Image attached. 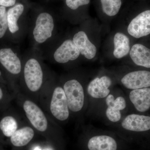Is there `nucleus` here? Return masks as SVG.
Masks as SVG:
<instances>
[{
	"label": "nucleus",
	"mask_w": 150,
	"mask_h": 150,
	"mask_svg": "<svg viewBox=\"0 0 150 150\" xmlns=\"http://www.w3.org/2000/svg\"><path fill=\"white\" fill-rule=\"evenodd\" d=\"M55 27V20L51 13H40L36 17L33 27L32 35L34 42L38 44L46 43L53 37Z\"/></svg>",
	"instance_id": "obj_1"
},
{
	"label": "nucleus",
	"mask_w": 150,
	"mask_h": 150,
	"mask_svg": "<svg viewBox=\"0 0 150 150\" xmlns=\"http://www.w3.org/2000/svg\"><path fill=\"white\" fill-rule=\"evenodd\" d=\"M25 63L23 76L25 82L32 92L37 91L43 84V73L40 61L37 56H29Z\"/></svg>",
	"instance_id": "obj_2"
},
{
	"label": "nucleus",
	"mask_w": 150,
	"mask_h": 150,
	"mask_svg": "<svg viewBox=\"0 0 150 150\" xmlns=\"http://www.w3.org/2000/svg\"><path fill=\"white\" fill-rule=\"evenodd\" d=\"M69 109L76 112L81 110L84 102V93L82 86L76 79L66 82L64 86Z\"/></svg>",
	"instance_id": "obj_3"
},
{
	"label": "nucleus",
	"mask_w": 150,
	"mask_h": 150,
	"mask_svg": "<svg viewBox=\"0 0 150 150\" xmlns=\"http://www.w3.org/2000/svg\"><path fill=\"white\" fill-rule=\"evenodd\" d=\"M52 115L61 121L67 120L69 115V108L64 89L60 86L54 90L50 104Z\"/></svg>",
	"instance_id": "obj_4"
},
{
	"label": "nucleus",
	"mask_w": 150,
	"mask_h": 150,
	"mask_svg": "<svg viewBox=\"0 0 150 150\" xmlns=\"http://www.w3.org/2000/svg\"><path fill=\"white\" fill-rule=\"evenodd\" d=\"M79 49L75 46L72 39L64 40L54 50L53 57L54 61L59 64H66L74 61L80 56Z\"/></svg>",
	"instance_id": "obj_5"
},
{
	"label": "nucleus",
	"mask_w": 150,
	"mask_h": 150,
	"mask_svg": "<svg viewBox=\"0 0 150 150\" xmlns=\"http://www.w3.org/2000/svg\"><path fill=\"white\" fill-rule=\"evenodd\" d=\"M127 31L137 38L150 34V10L143 11L133 19L128 25Z\"/></svg>",
	"instance_id": "obj_6"
},
{
	"label": "nucleus",
	"mask_w": 150,
	"mask_h": 150,
	"mask_svg": "<svg viewBox=\"0 0 150 150\" xmlns=\"http://www.w3.org/2000/svg\"><path fill=\"white\" fill-rule=\"evenodd\" d=\"M25 114L33 126L40 132H44L48 128V121L40 108L30 100H25L23 104Z\"/></svg>",
	"instance_id": "obj_7"
},
{
	"label": "nucleus",
	"mask_w": 150,
	"mask_h": 150,
	"mask_svg": "<svg viewBox=\"0 0 150 150\" xmlns=\"http://www.w3.org/2000/svg\"><path fill=\"white\" fill-rule=\"evenodd\" d=\"M121 82L126 88L138 89L150 86V72L138 71L131 72L124 76Z\"/></svg>",
	"instance_id": "obj_8"
},
{
	"label": "nucleus",
	"mask_w": 150,
	"mask_h": 150,
	"mask_svg": "<svg viewBox=\"0 0 150 150\" xmlns=\"http://www.w3.org/2000/svg\"><path fill=\"white\" fill-rule=\"evenodd\" d=\"M0 63L11 74L18 75L21 72V60L11 48L0 49Z\"/></svg>",
	"instance_id": "obj_9"
},
{
	"label": "nucleus",
	"mask_w": 150,
	"mask_h": 150,
	"mask_svg": "<svg viewBox=\"0 0 150 150\" xmlns=\"http://www.w3.org/2000/svg\"><path fill=\"white\" fill-rule=\"evenodd\" d=\"M72 40L81 54L86 59L91 60L94 58L97 52L96 46L90 40L85 32L81 30L75 33Z\"/></svg>",
	"instance_id": "obj_10"
},
{
	"label": "nucleus",
	"mask_w": 150,
	"mask_h": 150,
	"mask_svg": "<svg viewBox=\"0 0 150 150\" xmlns=\"http://www.w3.org/2000/svg\"><path fill=\"white\" fill-rule=\"evenodd\" d=\"M112 83L111 79L107 76L101 78H96L90 82L88 86L89 94L95 98L106 97L109 95L110 90L108 89Z\"/></svg>",
	"instance_id": "obj_11"
},
{
	"label": "nucleus",
	"mask_w": 150,
	"mask_h": 150,
	"mask_svg": "<svg viewBox=\"0 0 150 150\" xmlns=\"http://www.w3.org/2000/svg\"><path fill=\"white\" fill-rule=\"evenodd\" d=\"M123 129L129 131L142 132L150 129V117L132 114L127 115L121 123Z\"/></svg>",
	"instance_id": "obj_12"
},
{
	"label": "nucleus",
	"mask_w": 150,
	"mask_h": 150,
	"mask_svg": "<svg viewBox=\"0 0 150 150\" xmlns=\"http://www.w3.org/2000/svg\"><path fill=\"white\" fill-rule=\"evenodd\" d=\"M129 98L138 111L144 112L150 108V88L133 90Z\"/></svg>",
	"instance_id": "obj_13"
},
{
	"label": "nucleus",
	"mask_w": 150,
	"mask_h": 150,
	"mask_svg": "<svg viewBox=\"0 0 150 150\" xmlns=\"http://www.w3.org/2000/svg\"><path fill=\"white\" fill-rule=\"evenodd\" d=\"M133 62L138 66L150 68V49L142 44H134L129 52Z\"/></svg>",
	"instance_id": "obj_14"
},
{
	"label": "nucleus",
	"mask_w": 150,
	"mask_h": 150,
	"mask_svg": "<svg viewBox=\"0 0 150 150\" xmlns=\"http://www.w3.org/2000/svg\"><path fill=\"white\" fill-rule=\"evenodd\" d=\"M113 55L116 59L123 58L130 52V39L124 33L120 32L115 33L113 38Z\"/></svg>",
	"instance_id": "obj_15"
},
{
	"label": "nucleus",
	"mask_w": 150,
	"mask_h": 150,
	"mask_svg": "<svg viewBox=\"0 0 150 150\" xmlns=\"http://www.w3.org/2000/svg\"><path fill=\"white\" fill-rule=\"evenodd\" d=\"M89 150H116L117 143L113 138L107 136H96L89 140Z\"/></svg>",
	"instance_id": "obj_16"
},
{
	"label": "nucleus",
	"mask_w": 150,
	"mask_h": 150,
	"mask_svg": "<svg viewBox=\"0 0 150 150\" xmlns=\"http://www.w3.org/2000/svg\"><path fill=\"white\" fill-rule=\"evenodd\" d=\"M25 6L21 3H18L7 11L8 29L12 34L16 33L20 30L18 22L24 13Z\"/></svg>",
	"instance_id": "obj_17"
},
{
	"label": "nucleus",
	"mask_w": 150,
	"mask_h": 150,
	"mask_svg": "<svg viewBox=\"0 0 150 150\" xmlns=\"http://www.w3.org/2000/svg\"><path fill=\"white\" fill-rule=\"evenodd\" d=\"M34 131L30 127L26 126L17 130L10 137L11 143L15 146L22 147L25 146L32 139Z\"/></svg>",
	"instance_id": "obj_18"
},
{
	"label": "nucleus",
	"mask_w": 150,
	"mask_h": 150,
	"mask_svg": "<svg viewBox=\"0 0 150 150\" xmlns=\"http://www.w3.org/2000/svg\"><path fill=\"white\" fill-rule=\"evenodd\" d=\"M18 124L13 116L6 115L0 121V130L4 136L10 138L18 130Z\"/></svg>",
	"instance_id": "obj_19"
},
{
	"label": "nucleus",
	"mask_w": 150,
	"mask_h": 150,
	"mask_svg": "<svg viewBox=\"0 0 150 150\" xmlns=\"http://www.w3.org/2000/svg\"><path fill=\"white\" fill-rule=\"evenodd\" d=\"M102 10L109 16H115L121 8V0H100Z\"/></svg>",
	"instance_id": "obj_20"
},
{
	"label": "nucleus",
	"mask_w": 150,
	"mask_h": 150,
	"mask_svg": "<svg viewBox=\"0 0 150 150\" xmlns=\"http://www.w3.org/2000/svg\"><path fill=\"white\" fill-rule=\"evenodd\" d=\"M106 103L108 107L113 110H123L126 107V102L123 97L119 96L114 99L112 95H108L106 99Z\"/></svg>",
	"instance_id": "obj_21"
},
{
	"label": "nucleus",
	"mask_w": 150,
	"mask_h": 150,
	"mask_svg": "<svg viewBox=\"0 0 150 150\" xmlns=\"http://www.w3.org/2000/svg\"><path fill=\"white\" fill-rule=\"evenodd\" d=\"M8 29L7 11L6 7L0 6V38L4 36Z\"/></svg>",
	"instance_id": "obj_22"
},
{
	"label": "nucleus",
	"mask_w": 150,
	"mask_h": 150,
	"mask_svg": "<svg viewBox=\"0 0 150 150\" xmlns=\"http://www.w3.org/2000/svg\"><path fill=\"white\" fill-rule=\"evenodd\" d=\"M90 2V0H66V4L68 8L76 10L81 6L87 5Z\"/></svg>",
	"instance_id": "obj_23"
},
{
	"label": "nucleus",
	"mask_w": 150,
	"mask_h": 150,
	"mask_svg": "<svg viewBox=\"0 0 150 150\" xmlns=\"http://www.w3.org/2000/svg\"><path fill=\"white\" fill-rule=\"evenodd\" d=\"M106 115L108 118L113 122H118L121 119V117L120 110H113L108 107L106 109Z\"/></svg>",
	"instance_id": "obj_24"
},
{
	"label": "nucleus",
	"mask_w": 150,
	"mask_h": 150,
	"mask_svg": "<svg viewBox=\"0 0 150 150\" xmlns=\"http://www.w3.org/2000/svg\"><path fill=\"white\" fill-rule=\"evenodd\" d=\"M16 0H0V6L9 7H13L16 4Z\"/></svg>",
	"instance_id": "obj_25"
},
{
	"label": "nucleus",
	"mask_w": 150,
	"mask_h": 150,
	"mask_svg": "<svg viewBox=\"0 0 150 150\" xmlns=\"http://www.w3.org/2000/svg\"><path fill=\"white\" fill-rule=\"evenodd\" d=\"M4 96V91H3L2 89L0 87V100H2L3 99Z\"/></svg>",
	"instance_id": "obj_26"
},
{
	"label": "nucleus",
	"mask_w": 150,
	"mask_h": 150,
	"mask_svg": "<svg viewBox=\"0 0 150 150\" xmlns=\"http://www.w3.org/2000/svg\"><path fill=\"white\" fill-rule=\"evenodd\" d=\"M34 150H41L40 149H39V148H35V149H34Z\"/></svg>",
	"instance_id": "obj_27"
},
{
	"label": "nucleus",
	"mask_w": 150,
	"mask_h": 150,
	"mask_svg": "<svg viewBox=\"0 0 150 150\" xmlns=\"http://www.w3.org/2000/svg\"><path fill=\"white\" fill-rule=\"evenodd\" d=\"M1 75V71H0V76Z\"/></svg>",
	"instance_id": "obj_28"
}]
</instances>
